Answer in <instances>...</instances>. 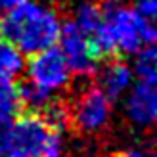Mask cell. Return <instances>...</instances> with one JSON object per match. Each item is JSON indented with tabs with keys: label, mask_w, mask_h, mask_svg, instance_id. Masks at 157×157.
<instances>
[{
	"label": "cell",
	"mask_w": 157,
	"mask_h": 157,
	"mask_svg": "<svg viewBox=\"0 0 157 157\" xmlns=\"http://www.w3.org/2000/svg\"><path fill=\"white\" fill-rule=\"evenodd\" d=\"M23 0H0V12H10L12 8L21 4Z\"/></svg>",
	"instance_id": "cell-19"
},
{
	"label": "cell",
	"mask_w": 157,
	"mask_h": 157,
	"mask_svg": "<svg viewBox=\"0 0 157 157\" xmlns=\"http://www.w3.org/2000/svg\"><path fill=\"white\" fill-rule=\"evenodd\" d=\"M134 12H136L138 15H142L144 19L153 21L155 13H157V0H138Z\"/></svg>",
	"instance_id": "cell-17"
},
{
	"label": "cell",
	"mask_w": 157,
	"mask_h": 157,
	"mask_svg": "<svg viewBox=\"0 0 157 157\" xmlns=\"http://www.w3.org/2000/svg\"><path fill=\"white\" fill-rule=\"evenodd\" d=\"M71 111V123L84 132V134H96L107 124L111 117V100H109L100 86L84 88L75 101Z\"/></svg>",
	"instance_id": "cell-4"
},
{
	"label": "cell",
	"mask_w": 157,
	"mask_h": 157,
	"mask_svg": "<svg viewBox=\"0 0 157 157\" xmlns=\"http://www.w3.org/2000/svg\"><path fill=\"white\" fill-rule=\"evenodd\" d=\"M36 113L40 115V119L54 130H61L71 123V111H69V107L65 104H61V101L50 100L48 104L42 109H38Z\"/></svg>",
	"instance_id": "cell-13"
},
{
	"label": "cell",
	"mask_w": 157,
	"mask_h": 157,
	"mask_svg": "<svg viewBox=\"0 0 157 157\" xmlns=\"http://www.w3.org/2000/svg\"><path fill=\"white\" fill-rule=\"evenodd\" d=\"M27 75L29 81L44 86L46 90H59L69 82V65L63 58L59 48H44L31 56L27 63Z\"/></svg>",
	"instance_id": "cell-6"
},
{
	"label": "cell",
	"mask_w": 157,
	"mask_h": 157,
	"mask_svg": "<svg viewBox=\"0 0 157 157\" xmlns=\"http://www.w3.org/2000/svg\"><path fill=\"white\" fill-rule=\"evenodd\" d=\"M56 2H65V0H56Z\"/></svg>",
	"instance_id": "cell-21"
},
{
	"label": "cell",
	"mask_w": 157,
	"mask_h": 157,
	"mask_svg": "<svg viewBox=\"0 0 157 157\" xmlns=\"http://www.w3.org/2000/svg\"><path fill=\"white\" fill-rule=\"evenodd\" d=\"M75 25L84 31L86 35H90L94 29H96L100 23H101V8L100 4L96 2H90V0H86V2H81L77 6V12H75Z\"/></svg>",
	"instance_id": "cell-14"
},
{
	"label": "cell",
	"mask_w": 157,
	"mask_h": 157,
	"mask_svg": "<svg viewBox=\"0 0 157 157\" xmlns=\"http://www.w3.org/2000/svg\"><path fill=\"white\" fill-rule=\"evenodd\" d=\"M113 157H153V153L146 151V150H127V151H121Z\"/></svg>",
	"instance_id": "cell-18"
},
{
	"label": "cell",
	"mask_w": 157,
	"mask_h": 157,
	"mask_svg": "<svg viewBox=\"0 0 157 157\" xmlns=\"http://www.w3.org/2000/svg\"><path fill=\"white\" fill-rule=\"evenodd\" d=\"M21 98L17 84L13 81H2L0 78V117H8L12 119L21 111Z\"/></svg>",
	"instance_id": "cell-12"
},
{
	"label": "cell",
	"mask_w": 157,
	"mask_h": 157,
	"mask_svg": "<svg viewBox=\"0 0 157 157\" xmlns=\"http://www.w3.org/2000/svg\"><path fill=\"white\" fill-rule=\"evenodd\" d=\"M17 90H19L21 104L31 107V109H33V113H36L38 109H42L52 100V92L46 90L44 86L33 82V81H27V82L17 84Z\"/></svg>",
	"instance_id": "cell-10"
},
{
	"label": "cell",
	"mask_w": 157,
	"mask_h": 157,
	"mask_svg": "<svg viewBox=\"0 0 157 157\" xmlns=\"http://www.w3.org/2000/svg\"><path fill=\"white\" fill-rule=\"evenodd\" d=\"M0 38H2V19H0Z\"/></svg>",
	"instance_id": "cell-20"
},
{
	"label": "cell",
	"mask_w": 157,
	"mask_h": 157,
	"mask_svg": "<svg viewBox=\"0 0 157 157\" xmlns=\"http://www.w3.org/2000/svg\"><path fill=\"white\" fill-rule=\"evenodd\" d=\"M132 77H134V73L124 61H111L101 73V90L113 101L130 88Z\"/></svg>",
	"instance_id": "cell-8"
},
{
	"label": "cell",
	"mask_w": 157,
	"mask_h": 157,
	"mask_svg": "<svg viewBox=\"0 0 157 157\" xmlns=\"http://www.w3.org/2000/svg\"><path fill=\"white\" fill-rule=\"evenodd\" d=\"M63 151H65V147H63V138H61L59 130H52L42 157H63Z\"/></svg>",
	"instance_id": "cell-15"
},
{
	"label": "cell",
	"mask_w": 157,
	"mask_h": 157,
	"mask_svg": "<svg viewBox=\"0 0 157 157\" xmlns=\"http://www.w3.org/2000/svg\"><path fill=\"white\" fill-rule=\"evenodd\" d=\"M52 130L38 113L23 115L12 123V138L8 157H42Z\"/></svg>",
	"instance_id": "cell-3"
},
{
	"label": "cell",
	"mask_w": 157,
	"mask_h": 157,
	"mask_svg": "<svg viewBox=\"0 0 157 157\" xmlns=\"http://www.w3.org/2000/svg\"><path fill=\"white\" fill-rule=\"evenodd\" d=\"M100 8L101 19L111 31L119 52L136 54L142 46L155 42L157 31L153 27V21L144 19L134 10L123 8L119 0H104Z\"/></svg>",
	"instance_id": "cell-2"
},
{
	"label": "cell",
	"mask_w": 157,
	"mask_h": 157,
	"mask_svg": "<svg viewBox=\"0 0 157 157\" xmlns=\"http://www.w3.org/2000/svg\"><path fill=\"white\" fill-rule=\"evenodd\" d=\"M59 29L61 23L56 10L31 0L12 8L2 19V36L31 56L56 44Z\"/></svg>",
	"instance_id": "cell-1"
},
{
	"label": "cell",
	"mask_w": 157,
	"mask_h": 157,
	"mask_svg": "<svg viewBox=\"0 0 157 157\" xmlns=\"http://www.w3.org/2000/svg\"><path fill=\"white\" fill-rule=\"evenodd\" d=\"M59 50L69 65V71L77 75H92L98 67V56L92 50L88 35L73 21H67L59 29Z\"/></svg>",
	"instance_id": "cell-5"
},
{
	"label": "cell",
	"mask_w": 157,
	"mask_h": 157,
	"mask_svg": "<svg viewBox=\"0 0 157 157\" xmlns=\"http://www.w3.org/2000/svg\"><path fill=\"white\" fill-rule=\"evenodd\" d=\"M140 81L146 82H155L157 81V54L153 44L142 46L136 52V61H134V71Z\"/></svg>",
	"instance_id": "cell-11"
},
{
	"label": "cell",
	"mask_w": 157,
	"mask_h": 157,
	"mask_svg": "<svg viewBox=\"0 0 157 157\" xmlns=\"http://www.w3.org/2000/svg\"><path fill=\"white\" fill-rule=\"evenodd\" d=\"M128 119L138 127H151L157 119V92L155 82L140 81L130 90V96L124 104Z\"/></svg>",
	"instance_id": "cell-7"
},
{
	"label": "cell",
	"mask_w": 157,
	"mask_h": 157,
	"mask_svg": "<svg viewBox=\"0 0 157 157\" xmlns=\"http://www.w3.org/2000/svg\"><path fill=\"white\" fill-rule=\"evenodd\" d=\"M10 138H12V119L0 117V157H4L8 153Z\"/></svg>",
	"instance_id": "cell-16"
},
{
	"label": "cell",
	"mask_w": 157,
	"mask_h": 157,
	"mask_svg": "<svg viewBox=\"0 0 157 157\" xmlns=\"http://www.w3.org/2000/svg\"><path fill=\"white\" fill-rule=\"evenodd\" d=\"M25 69L23 52L12 42H0V78L2 81H13Z\"/></svg>",
	"instance_id": "cell-9"
}]
</instances>
